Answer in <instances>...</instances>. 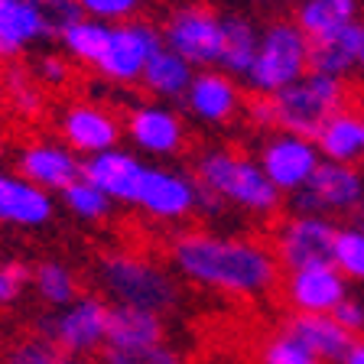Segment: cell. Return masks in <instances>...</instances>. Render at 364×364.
Returning a JSON list of instances; mask_svg holds the SVG:
<instances>
[{
  "mask_svg": "<svg viewBox=\"0 0 364 364\" xmlns=\"http://www.w3.org/2000/svg\"><path fill=\"white\" fill-rule=\"evenodd\" d=\"M134 205L153 221H186L198 215V179L163 166H146Z\"/></svg>",
  "mask_w": 364,
  "mask_h": 364,
  "instance_id": "7c38bea8",
  "label": "cell"
},
{
  "mask_svg": "<svg viewBox=\"0 0 364 364\" xmlns=\"http://www.w3.org/2000/svg\"><path fill=\"white\" fill-rule=\"evenodd\" d=\"M338 364H364V338L351 341V348L345 351V358H341Z\"/></svg>",
  "mask_w": 364,
  "mask_h": 364,
  "instance_id": "60d3db41",
  "label": "cell"
},
{
  "mask_svg": "<svg viewBox=\"0 0 364 364\" xmlns=\"http://www.w3.org/2000/svg\"><path fill=\"white\" fill-rule=\"evenodd\" d=\"M257 364H326L287 328H273L257 345Z\"/></svg>",
  "mask_w": 364,
  "mask_h": 364,
  "instance_id": "1f68e13d",
  "label": "cell"
},
{
  "mask_svg": "<svg viewBox=\"0 0 364 364\" xmlns=\"http://www.w3.org/2000/svg\"><path fill=\"white\" fill-rule=\"evenodd\" d=\"M287 332H293L303 341L312 355H318L326 364H338L345 358V351L351 348L355 335L335 322V316H312V312H289L280 322Z\"/></svg>",
  "mask_w": 364,
  "mask_h": 364,
  "instance_id": "44dd1931",
  "label": "cell"
},
{
  "mask_svg": "<svg viewBox=\"0 0 364 364\" xmlns=\"http://www.w3.org/2000/svg\"><path fill=\"white\" fill-rule=\"evenodd\" d=\"M198 68L192 62H186L179 53H173L169 46H163L144 68V85L150 91L153 98H163V101H182L186 98V91H189L192 78H196Z\"/></svg>",
  "mask_w": 364,
  "mask_h": 364,
  "instance_id": "cb8c5ba5",
  "label": "cell"
},
{
  "mask_svg": "<svg viewBox=\"0 0 364 364\" xmlns=\"http://www.w3.org/2000/svg\"><path fill=\"white\" fill-rule=\"evenodd\" d=\"M283 303L293 312H312V316H332L335 306L348 296V280L335 264H312L299 270H287L280 283Z\"/></svg>",
  "mask_w": 364,
  "mask_h": 364,
  "instance_id": "4fadbf2b",
  "label": "cell"
},
{
  "mask_svg": "<svg viewBox=\"0 0 364 364\" xmlns=\"http://www.w3.org/2000/svg\"><path fill=\"white\" fill-rule=\"evenodd\" d=\"M26 287H33V270L20 260H7V264H0V306H10L16 303Z\"/></svg>",
  "mask_w": 364,
  "mask_h": 364,
  "instance_id": "8d00e7d4",
  "label": "cell"
},
{
  "mask_svg": "<svg viewBox=\"0 0 364 364\" xmlns=\"http://www.w3.org/2000/svg\"><path fill=\"white\" fill-rule=\"evenodd\" d=\"M192 176L202 189L218 196L228 208L250 215V218H273L283 205V196L264 176L257 159L241 150H231V146L202 150Z\"/></svg>",
  "mask_w": 364,
  "mask_h": 364,
  "instance_id": "3957f363",
  "label": "cell"
},
{
  "mask_svg": "<svg viewBox=\"0 0 364 364\" xmlns=\"http://www.w3.org/2000/svg\"><path fill=\"white\" fill-rule=\"evenodd\" d=\"M316 146L328 163H348V166L364 163V107H341L332 121L318 130Z\"/></svg>",
  "mask_w": 364,
  "mask_h": 364,
  "instance_id": "7402d4cb",
  "label": "cell"
},
{
  "mask_svg": "<svg viewBox=\"0 0 364 364\" xmlns=\"http://www.w3.org/2000/svg\"><path fill=\"white\" fill-rule=\"evenodd\" d=\"M335 322H338L345 332H351L355 338L364 335V299H355V296H345L338 306H335Z\"/></svg>",
  "mask_w": 364,
  "mask_h": 364,
  "instance_id": "74e56055",
  "label": "cell"
},
{
  "mask_svg": "<svg viewBox=\"0 0 364 364\" xmlns=\"http://www.w3.org/2000/svg\"><path fill=\"white\" fill-rule=\"evenodd\" d=\"M59 43L68 55L75 62H85V65H98V59L105 55V46L107 36H111V23H101V20H91V16H82V20L68 23L62 26L59 33Z\"/></svg>",
  "mask_w": 364,
  "mask_h": 364,
  "instance_id": "83f0119b",
  "label": "cell"
},
{
  "mask_svg": "<svg viewBox=\"0 0 364 364\" xmlns=\"http://www.w3.org/2000/svg\"><path fill=\"white\" fill-rule=\"evenodd\" d=\"M39 10H43L46 16H49V23L55 26V33L62 30V26H68V23H75L82 20V10H78L75 0H33Z\"/></svg>",
  "mask_w": 364,
  "mask_h": 364,
  "instance_id": "f35d334b",
  "label": "cell"
},
{
  "mask_svg": "<svg viewBox=\"0 0 364 364\" xmlns=\"http://www.w3.org/2000/svg\"><path fill=\"white\" fill-rule=\"evenodd\" d=\"M163 30L146 20L114 23L107 36L105 55L98 59L95 72L114 85H136L144 78V68L163 49Z\"/></svg>",
  "mask_w": 364,
  "mask_h": 364,
  "instance_id": "ba28073f",
  "label": "cell"
},
{
  "mask_svg": "<svg viewBox=\"0 0 364 364\" xmlns=\"http://www.w3.org/2000/svg\"><path fill=\"white\" fill-rule=\"evenodd\" d=\"M332 264L345 280L364 283V212H358L351 225H338Z\"/></svg>",
  "mask_w": 364,
  "mask_h": 364,
  "instance_id": "f1b7e54d",
  "label": "cell"
},
{
  "mask_svg": "<svg viewBox=\"0 0 364 364\" xmlns=\"http://www.w3.org/2000/svg\"><path fill=\"white\" fill-rule=\"evenodd\" d=\"M169 260L182 280L228 299H264L283 283V267L270 241L186 228L169 241Z\"/></svg>",
  "mask_w": 364,
  "mask_h": 364,
  "instance_id": "6da1fadb",
  "label": "cell"
},
{
  "mask_svg": "<svg viewBox=\"0 0 364 364\" xmlns=\"http://www.w3.org/2000/svg\"><path fill=\"white\" fill-rule=\"evenodd\" d=\"M182 105L189 107V114L202 124H228L235 121L237 114H244L247 101H244L241 82L215 65V68H198Z\"/></svg>",
  "mask_w": 364,
  "mask_h": 364,
  "instance_id": "5bb4252c",
  "label": "cell"
},
{
  "mask_svg": "<svg viewBox=\"0 0 364 364\" xmlns=\"http://www.w3.org/2000/svg\"><path fill=\"white\" fill-rule=\"evenodd\" d=\"M107 316L111 306L98 296H78L75 303L62 306L53 318L39 322V335L53 338L65 355H95L107 345Z\"/></svg>",
  "mask_w": 364,
  "mask_h": 364,
  "instance_id": "30bf717a",
  "label": "cell"
},
{
  "mask_svg": "<svg viewBox=\"0 0 364 364\" xmlns=\"http://www.w3.org/2000/svg\"><path fill=\"white\" fill-rule=\"evenodd\" d=\"M335 235L338 225L326 215H287L273 225L270 247L280 260L283 273L299 270V267L312 264H332V250H335Z\"/></svg>",
  "mask_w": 364,
  "mask_h": 364,
  "instance_id": "52a82bcc",
  "label": "cell"
},
{
  "mask_svg": "<svg viewBox=\"0 0 364 364\" xmlns=\"http://www.w3.org/2000/svg\"><path fill=\"white\" fill-rule=\"evenodd\" d=\"M312 72V43L296 20H273L260 30L254 65L241 78L250 95H277Z\"/></svg>",
  "mask_w": 364,
  "mask_h": 364,
  "instance_id": "5b68a950",
  "label": "cell"
},
{
  "mask_svg": "<svg viewBox=\"0 0 364 364\" xmlns=\"http://www.w3.org/2000/svg\"><path fill=\"white\" fill-rule=\"evenodd\" d=\"M361 39H364V23H351L348 30H341L338 36L312 43V68L335 78H348L358 68Z\"/></svg>",
  "mask_w": 364,
  "mask_h": 364,
  "instance_id": "4316f807",
  "label": "cell"
},
{
  "mask_svg": "<svg viewBox=\"0 0 364 364\" xmlns=\"http://www.w3.org/2000/svg\"><path fill=\"white\" fill-rule=\"evenodd\" d=\"M127 134L136 150L153 156H176L186 146V124L176 111L163 105H140L127 117Z\"/></svg>",
  "mask_w": 364,
  "mask_h": 364,
  "instance_id": "ac0fdd59",
  "label": "cell"
},
{
  "mask_svg": "<svg viewBox=\"0 0 364 364\" xmlns=\"http://www.w3.org/2000/svg\"><path fill=\"white\" fill-rule=\"evenodd\" d=\"M62 202H65V208L75 215V218H85V221H101V218H107L114 208L111 198H107L95 182L85 179V176H78L68 189H62Z\"/></svg>",
  "mask_w": 364,
  "mask_h": 364,
  "instance_id": "d6a6232c",
  "label": "cell"
},
{
  "mask_svg": "<svg viewBox=\"0 0 364 364\" xmlns=\"http://www.w3.org/2000/svg\"><path fill=\"white\" fill-rule=\"evenodd\" d=\"M53 33L55 26L33 0H0V59L4 62L23 55L26 46Z\"/></svg>",
  "mask_w": 364,
  "mask_h": 364,
  "instance_id": "d6986e66",
  "label": "cell"
},
{
  "mask_svg": "<svg viewBox=\"0 0 364 364\" xmlns=\"http://www.w3.org/2000/svg\"><path fill=\"white\" fill-rule=\"evenodd\" d=\"M0 156H4V136H0Z\"/></svg>",
  "mask_w": 364,
  "mask_h": 364,
  "instance_id": "7bdbcfd3",
  "label": "cell"
},
{
  "mask_svg": "<svg viewBox=\"0 0 364 364\" xmlns=\"http://www.w3.org/2000/svg\"><path fill=\"white\" fill-rule=\"evenodd\" d=\"M101 364H189V361L169 341H156V345H140V348H105L101 351Z\"/></svg>",
  "mask_w": 364,
  "mask_h": 364,
  "instance_id": "e575fe53",
  "label": "cell"
},
{
  "mask_svg": "<svg viewBox=\"0 0 364 364\" xmlns=\"http://www.w3.org/2000/svg\"><path fill=\"white\" fill-rule=\"evenodd\" d=\"M257 163L280 196H296L309 186L316 169L322 166V153L309 136L277 130V134H267V140L257 146Z\"/></svg>",
  "mask_w": 364,
  "mask_h": 364,
  "instance_id": "8fae6325",
  "label": "cell"
},
{
  "mask_svg": "<svg viewBox=\"0 0 364 364\" xmlns=\"http://www.w3.org/2000/svg\"><path fill=\"white\" fill-rule=\"evenodd\" d=\"M78 10L91 20H101V23H127L134 20V14L144 7V0H75Z\"/></svg>",
  "mask_w": 364,
  "mask_h": 364,
  "instance_id": "d590c367",
  "label": "cell"
},
{
  "mask_svg": "<svg viewBox=\"0 0 364 364\" xmlns=\"http://www.w3.org/2000/svg\"><path fill=\"white\" fill-rule=\"evenodd\" d=\"M289 202L299 215H358L364 205V169L322 159L309 186L289 196Z\"/></svg>",
  "mask_w": 364,
  "mask_h": 364,
  "instance_id": "9c48e42d",
  "label": "cell"
},
{
  "mask_svg": "<svg viewBox=\"0 0 364 364\" xmlns=\"http://www.w3.org/2000/svg\"><path fill=\"white\" fill-rule=\"evenodd\" d=\"M16 173L46 192H62L82 176V159L62 144H30L16 156Z\"/></svg>",
  "mask_w": 364,
  "mask_h": 364,
  "instance_id": "e0dca14e",
  "label": "cell"
},
{
  "mask_svg": "<svg viewBox=\"0 0 364 364\" xmlns=\"http://www.w3.org/2000/svg\"><path fill=\"white\" fill-rule=\"evenodd\" d=\"M260 46V26L244 14H228L225 16V39H221V59L218 68L235 78H244L247 68L254 65Z\"/></svg>",
  "mask_w": 364,
  "mask_h": 364,
  "instance_id": "484cf974",
  "label": "cell"
},
{
  "mask_svg": "<svg viewBox=\"0 0 364 364\" xmlns=\"http://www.w3.org/2000/svg\"><path fill=\"white\" fill-rule=\"evenodd\" d=\"M293 20L309 43H322L358 23V0H303Z\"/></svg>",
  "mask_w": 364,
  "mask_h": 364,
  "instance_id": "d4e9b609",
  "label": "cell"
},
{
  "mask_svg": "<svg viewBox=\"0 0 364 364\" xmlns=\"http://www.w3.org/2000/svg\"><path fill=\"white\" fill-rule=\"evenodd\" d=\"M348 105H351L348 78H335L312 68L309 75H303L299 82H293L289 88L277 91L270 98L250 95V101L244 105V117H247V124L254 130H267V134L287 130V134L316 140L318 130Z\"/></svg>",
  "mask_w": 364,
  "mask_h": 364,
  "instance_id": "7a4b0ae2",
  "label": "cell"
},
{
  "mask_svg": "<svg viewBox=\"0 0 364 364\" xmlns=\"http://www.w3.org/2000/svg\"><path fill=\"white\" fill-rule=\"evenodd\" d=\"M144 173H146L144 163L136 156H130L127 150H117V146L82 159L85 179L95 182L111 202H121V205H134L136 189L144 182Z\"/></svg>",
  "mask_w": 364,
  "mask_h": 364,
  "instance_id": "2e32d148",
  "label": "cell"
},
{
  "mask_svg": "<svg viewBox=\"0 0 364 364\" xmlns=\"http://www.w3.org/2000/svg\"><path fill=\"white\" fill-rule=\"evenodd\" d=\"M0 95H4L10 111L20 114V117L43 114V88H39L36 75H30L23 65H10L0 75Z\"/></svg>",
  "mask_w": 364,
  "mask_h": 364,
  "instance_id": "4dcf8cb0",
  "label": "cell"
},
{
  "mask_svg": "<svg viewBox=\"0 0 364 364\" xmlns=\"http://www.w3.org/2000/svg\"><path fill=\"white\" fill-rule=\"evenodd\" d=\"M358 68L364 72V39H361V55H358Z\"/></svg>",
  "mask_w": 364,
  "mask_h": 364,
  "instance_id": "b9f144b4",
  "label": "cell"
},
{
  "mask_svg": "<svg viewBox=\"0 0 364 364\" xmlns=\"http://www.w3.org/2000/svg\"><path fill=\"white\" fill-rule=\"evenodd\" d=\"M163 43L179 53L196 68H215L221 59V39H225V16L208 4H179L166 16Z\"/></svg>",
  "mask_w": 364,
  "mask_h": 364,
  "instance_id": "8992f818",
  "label": "cell"
},
{
  "mask_svg": "<svg viewBox=\"0 0 364 364\" xmlns=\"http://www.w3.org/2000/svg\"><path fill=\"white\" fill-rule=\"evenodd\" d=\"M4 364H72V355H65L46 335H26V338L14 341L7 348Z\"/></svg>",
  "mask_w": 364,
  "mask_h": 364,
  "instance_id": "836d02e7",
  "label": "cell"
},
{
  "mask_svg": "<svg viewBox=\"0 0 364 364\" xmlns=\"http://www.w3.org/2000/svg\"><path fill=\"white\" fill-rule=\"evenodd\" d=\"M98 277L107 296L121 306H136L159 316L179 306V283L173 273L130 247L105 250L98 257Z\"/></svg>",
  "mask_w": 364,
  "mask_h": 364,
  "instance_id": "277c9868",
  "label": "cell"
},
{
  "mask_svg": "<svg viewBox=\"0 0 364 364\" xmlns=\"http://www.w3.org/2000/svg\"><path fill=\"white\" fill-rule=\"evenodd\" d=\"M59 130L65 136L68 150L85 153V156L114 150L117 140H121V121L98 105H72L62 114Z\"/></svg>",
  "mask_w": 364,
  "mask_h": 364,
  "instance_id": "9a60e30c",
  "label": "cell"
},
{
  "mask_svg": "<svg viewBox=\"0 0 364 364\" xmlns=\"http://www.w3.org/2000/svg\"><path fill=\"white\" fill-rule=\"evenodd\" d=\"M156 341H166V318L159 312L121 303L111 306L105 348H140V345H156Z\"/></svg>",
  "mask_w": 364,
  "mask_h": 364,
  "instance_id": "603a6c76",
  "label": "cell"
},
{
  "mask_svg": "<svg viewBox=\"0 0 364 364\" xmlns=\"http://www.w3.org/2000/svg\"><path fill=\"white\" fill-rule=\"evenodd\" d=\"M53 218V196L20 173L0 169V221L20 228H39Z\"/></svg>",
  "mask_w": 364,
  "mask_h": 364,
  "instance_id": "ffe728a7",
  "label": "cell"
},
{
  "mask_svg": "<svg viewBox=\"0 0 364 364\" xmlns=\"http://www.w3.org/2000/svg\"><path fill=\"white\" fill-rule=\"evenodd\" d=\"M72 78V68H68V59L59 53H46L43 59L36 62V82L43 85H65Z\"/></svg>",
  "mask_w": 364,
  "mask_h": 364,
  "instance_id": "ab89813d",
  "label": "cell"
},
{
  "mask_svg": "<svg viewBox=\"0 0 364 364\" xmlns=\"http://www.w3.org/2000/svg\"><path fill=\"white\" fill-rule=\"evenodd\" d=\"M33 289L39 293V299L46 306H59V309L78 299L75 273L59 260H43V264L33 267Z\"/></svg>",
  "mask_w": 364,
  "mask_h": 364,
  "instance_id": "f546056e",
  "label": "cell"
}]
</instances>
